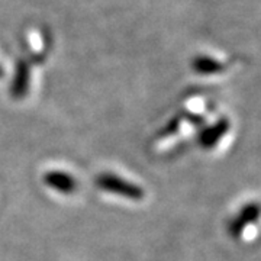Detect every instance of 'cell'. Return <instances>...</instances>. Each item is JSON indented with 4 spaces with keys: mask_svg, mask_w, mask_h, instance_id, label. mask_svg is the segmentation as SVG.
I'll use <instances>...</instances> for the list:
<instances>
[{
    "mask_svg": "<svg viewBox=\"0 0 261 261\" xmlns=\"http://www.w3.org/2000/svg\"><path fill=\"white\" fill-rule=\"evenodd\" d=\"M44 181L51 189H54L60 193H64V195H71L77 189L75 178L63 171H49L44 176Z\"/></svg>",
    "mask_w": 261,
    "mask_h": 261,
    "instance_id": "cell-2",
    "label": "cell"
},
{
    "mask_svg": "<svg viewBox=\"0 0 261 261\" xmlns=\"http://www.w3.org/2000/svg\"><path fill=\"white\" fill-rule=\"evenodd\" d=\"M96 185L106 190V192H111L113 195L122 196V197H128L132 200H140L144 197V190L141 187L132 185L129 181H125L123 178L118 177L115 174H100L97 180H96Z\"/></svg>",
    "mask_w": 261,
    "mask_h": 261,
    "instance_id": "cell-1",
    "label": "cell"
}]
</instances>
